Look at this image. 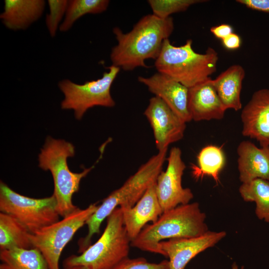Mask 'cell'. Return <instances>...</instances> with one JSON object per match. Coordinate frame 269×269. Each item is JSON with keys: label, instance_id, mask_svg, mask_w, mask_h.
<instances>
[{"label": "cell", "instance_id": "6da1fadb", "mask_svg": "<svg viewBox=\"0 0 269 269\" xmlns=\"http://www.w3.org/2000/svg\"><path fill=\"white\" fill-rule=\"evenodd\" d=\"M173 29L171 17L162 19L153 14L142 17L128 33L115 27L113 32L118 44L110 54L112 65L125 71L147 67L145 61L156 60L164 40L168 38Z\"/></svg>", "mask_w": 269, "mask_h": 269}, {"label": "cell", "instance_id": "7a4b0ae2", "mask_svg": "<svg viewBox=\"0 0 269 269\" xmlns=\"http://www.w3.org/2000/svg\"><path fill=\"white\" fill-rule=\"evenodd\" d=\"M205 218L197 202L178 205L163 212L155 222L146 225L131 246L161 255L159 245L165 240L196 237L207 232Z\"/></svg>", "mask_w": 269, "mask_h": 269}, {"label": "cell", "instance_id": "3957f363", "mask_svg": "<svg viewBox=\"0 0 269 269\" xmlns=\"http://www.w3.org/2000/svg\"><path fill=\"white\" fill-rule=\"evenodd\" d=\"M167 150L158 151L140 166L122 186L113 191L102 201V204L98 206L86 223L88 232L87 235L79 241L78 245L81 250H85L91 245L93 235L100 233L101 224L116 208L134 206L147 189L156 182L162 171Z\"/></svg>", "mask_w": 269, "mask_h": 269}, {"label": "cell", "instance_id": "277c9868", "mask_svg": "<svg viewBox=\"0 0 269 269\" xmlns=\"http://www.w3.org/2000/svg\"><path fill=\"white\" fill-rule=\"evenodd\" d=\"M75 146L63 139L46 137L38 155V166L43 170L49 171L54 183L53 195L57 202L59 214L65 217L78 207L72 202V197L79 189L80 183L94 168V165L82 172H72L68 165L67 159L75 155Z\"/></svg>", "mask_w": 269, "mask_h": 269}, {"label": "cell", "instance_id": "5b68a950", "mask_svg": "<svg viewBox=\"0 0 269 269\" xmlns=\"http://www.w3.org/2000/svg\"><path fill=\"white\" fill-rule=\"evenodd\" d=\"M188 39L180 46L164 40L154 66L158 72L168 76L190 88L210 77L216 71L219 59L217 51L209 47L204 53L196 52Z\"/></svg>", "mask_w": 269, "mask_h": 269}, {"label": "cell", "instance_id": "8992f818", "mask_svg": "<svg viewBox=\"0 0 269 269\" xmlns=\"http://www.w3.org/2000/svg\"><path fill=\"white\" fill-rule=\"evenodd\" d=\"M107 219L106 226L97 241L80 255L66 258L64 267L81 266L89 269H112L128 258L131 241L124 226L121 208H116Z\"/></svg>", "mask_w": 269, "mask_h": 269}, {"label": "cell", "instance_id": "52a82bcc", "mask_svg": "<svg viewBox=\"0 0 269 269\" xmlns=\"http://www.w3.org/2000/svg\"><path fill=\"white\" fill-rule=\"evenodd\" d=\"M0 212L8 214L30 233L59 220L55 196L34 198L24 196L0 182Z\"/></svg>", "mask_w": 269, "mask_h": 269}, {"label": "cell", "instance_id": "ba28073f", "mask_svg": "<svg viewBox=\"0 0 269 269\" xmlns=\"http://www.w3.org/2000/svg\"><path fill=\"white\" fill-rule=\"evenodd\" d=\"M98 207L97 203H93L84 209L78 208L61 220L30 234L33 247L41 252L49 269H60L59 260L63 249Z\"/></svg>", "mask_w": 269, "mask_h": 269}, {"label": "cell", "instance_id": "9c48e42d", "mask_svg": "<svg viewBox=\"0 0 269 269\" xmlns=\"http://www.w3.org/2000/svg\"><path fill=\"white\" fill-rule=\"evenodd\" d=\"M109 71L96 80L78 84L68 79L60 81L58 86L64 95L61 107L64 110H73L77 120L82 118L90 108L95 106L113 107L115 102L111 94L112 85L120 68L112 65Z\"/></svg>", "mask_w": 269, "mask_h": 269}, {"label": "cell", "instance_id": "30bf717a", "mask_svg": "<svg viewBox=\"0 0 269 269\" xmlns=\"http://www.w3.org/2000/svg\"><path fill=\"white\" fill-rule=\"evenodd\" d=\"M167 160L166 170L161 171L156 180V195L163 212L189 203L193 198L191 189L182 186L186 165L182 159L180 149L171 148Z\"/></svg>", "mask_w": 269, "mask_h": 269}, {"label": "cell", "instance_id": "8fae6325", "mask_svg": "<svg viewBox=\"0 0 269 269\" xmlns=\"http://www.w3.org/2000/svg\"><path fill=\"white\" fill-rule=\"evenodd\" d=\"M144 115L152 129L158 151L167 150L169 144L183 137L186 123L160 98L154 96L150 99Z\"/></svg>", "mask_w": 269, "mask_h": 269}, {"label": "cell", "instance_id": "7c38bea8", "mask_svg": "<svg viewBox=\"0 0 269 269\" xmlns=\"http://www.w3.org/2000/svg\"><path fill=\"white\" fill-rule=\"evenodd\" d=\"M226 235L224 231H208L193 238H173L161 242V255L169 258V269H184L189 262L206 249L214 246Z\"/></svg>", "mask_w": 269, "mask_h": 269}, {"label": "cell", "instance_id": "4fadbf2b", "mask_svg": "<svg viewBox=\"0 0 269 269\" xmlns=\"http://www.w3.org/2000/svg\"><path fill=\"white\" fill-rule=\"evenodd\" d=\"M138 81L160 98L185 123L192 120L188 109L189 88L164 74L157 72L149 77L139 76Z\"/></svg>", "mask_w": 269, "mask_h": 269}, {"label": "cell", "instance_id": "5bb4252c", "mask_svg": "<svg viewBox=\"0 0 269 269\" xmlns=\"http://www.w3.org/2000/svg\"><path fill=\"white\" fill-rule=\"evenodd\" d=\"M242 134L269 146V89L256 91L242 110Z\"/></svg>", "mask_w": 269, "mask_h": 269}, {"label": "cell", "instance_id": "9a60e30c", "mask_svg": "<svg viewBox=\"0 0 269 269\" xmlns=\"http://www.w3.org/2000/svg\"><path fill=\"white\" fill-rule=\"evenodd\" d=\"M124 224L131 241L134 240L147 223L155 222L163 212L156 192V182L132 207H120Z\"/></svg>", "mask_w": 269, "mask_h": 269}, {"label": "cell", "instance_id": "2e32d148", "mask_svg": "<svg viewBox=\"0 0 269 269\" xmlns=\"http://www.w3.org/2000/svg\"><path fill=\"white\" fill-rule=\"evenodd\" d=\"M188 109L192 120L195 121L223 118L226 109L211 77L189 88Z\"/></svg>", "mask_w": 269, "mask_h": 269}, {"label": "cell", "instance_id": "e0dca14e", "mask_svg": "<svg viewBox=\"0 0 269 269\" xmlns=\"http://www.w3.org/2000/svg\"><path fill=\"white\" fill-rule=\"evenodd\" d=\"M239 179L248 183L260 178L269 181V146L258 147L249 140H244L237 147Z\"/></svg>", "mask_w": 269, "mask_h": 269}, {"label": "cell", "instance_id": "ac0fdd59", "mask_svg": "<svg viewBox=\"0 0 269 269\" xmlns=\"http://www.w3.org/2000/svg\"><path fill=\"white\" fill-rule=\"evenodd\" d=\"M0 18L6 27L12 30H25L42 15L43 0H5Z\"/></svg>", "mask_w": 269, "mask_h": 269}, {"label": "cell", "instance_id": "d6986e66", "mask_svg": "<svg viewBox=\"0 0 269 269\" xmlns=\"http://www.w3.org/2000/svg\"><path fill=\"white\" fill-rule=\"evenodd\" d=\"M245 76L243 67L233 65L222 72L213 83L217 93L226 110L238 111L242 108L241 91Z\"/></svg>", "mask_w": 269, "mask_h": 269}, {"label": "cell", "instance_id": "ffe728a7", "mask_svg": "<svg viewBox=\"0 0 269 269\" xmlns=\"http://www.w3.org/2000/svg\"><path fill=\"white\" fill-rule=\"evenodd\" d=\"M29 231L11 216L0 212V251L33 248Z\"/></svg>", "mask_w": 269, "mask_h": 269}, {"label": "cell", "instance_id": "44dd1931", "mask_svg": "<svg viewBox=\"0 0 269 269\" xmlns=\"http://www.w3.org/2000/svg\"><path fill=\"white\" fill-rule=\"evenodd\" d=\"M0 269H49L36 248H15L0 251Z\"/></svg>", "mask_w": 269, "mask_h": 269}, {"label": "cell", "instance_id": "7402d4cb", "mask_svg": "<svg viewBox=\"0 0 269 269\" xmlns=\"http://www.w3.org/2000/svg\"><path fill=\"white\" fill-rule=\"evenodd\" d=\"M198 165H192V174L195 178L205 175L212 176L217 184L219 174L225 163V157L222 147L208 145L203 147L197 156Z\"/></svg>", "mask_w": 269, "mask_h": 269}, {"label": "cell", "instance_id": "603a6c76", "mask_svg": "<svg viewBox=\"0 0 269 269\" xmlns=\"http://www.w3.org/2000/svg\"><path fill=\"white\" fill-rule=\"evenodd\" d=\"M239 190L244 201L256 203L255 213L258 218L269 223V181L256 179L242 183Z\"/></svg>", "mask_w": 269, "mask_h": 269}, {"label": "cell", "instance_id": "cb8c5ba5", "mask_svg": "<svg viewBox=\"0 0 269 269\" xmlns=\"http://www.w3.org/2000/svg\"><path fill=\"white\" fill-rule=\"evenodd\" d=\"M109 2L108 0H68L64 19L60 25V31H68L77 19L85 14H98L106 11Z\"/></svg>", "mask_w": 269, "mask_h": 269}, {"label": "cell", "instance_id": "d4e9b609", "mask_svg": "<svg viewBox=\"0 0 269 269\" xmlns=\"http://www.w3.org/2000/svg\"><path fill=\"white\" fill-rule=\"evenodd\" d=\"M153 14L165 19L172 13L184 11L191 5L204 1L199 0H149L147 1Z\"/></svg>", "mask_w": 269, "mask_h": 269}, {"label": "cell", "instance_id": "484cf974", "mask_svg": "<svg viewBox=\"0 0 269 269\" xmlns=\"http://www.w3.org/2000/svg\"><path fill=\"white\" fill-rule=\"evenodd\" d=\"M49 12L46 15L45 22L49 34L52 37L56 34L58 27L67 10L68 0H48Z\"/></svg>", "mask_w": 269, "mask_h": 269}, {"label": "cell", "instance_id": "4316f807", "mask_svg": "<svg viewBox=\"0 0 269 269\" xmlns=\"http://www.w3.org/2000/svg\"><path fill=\"white\" fill-rule=\"evenodd\" d=\"M112 269H169V261L163 260L155 263L149 262L142 257L133 259L128 257Z\"/></svg>", "mask_w": 269, "mask_h": 269}, {"label": "cell", "instance_id": "83f0119b", "mask_svg": "<svg viewBox=\"0 0 269 269\" xmlns=\"http://www.w3.org/2000/svg\"><path fill=\"white\" fill-rule=\"evenodd\" d=\"M236 1L252 9L269 13V0H238Z\"/></svg>", "mask_w": 269, "mask_h": 269}, {"label": "cell", "instance_id": "f1b7e54d", "mask_svg": "<svg viewBox=\"0 0 269 269\" xmlns=\"http://www.w3.org/2000/svg\"><path fill=\"white\" fill-rule=\"evenodd\" d=\"M211 33L217 38L223 39L233 33V28L228 24H222L210 28Z\"/></svg>", "mask_w": 269, "mask_h": 269}, {"label": "cell", "instance_id": "f546056e", "mask_svg": "<svg viewBox=\"0 0 269 269\" xmlns=\"http://www.w3.org/2000/svg\"><path fill=\"white\" fill-rule=\"evenodd\" d=\"M222 41L223 46L229 50L238 49L241 44V39L239 35L233 32L222 39Z\"/></svg>", "mask_w": 269, "mask_h": 269}, {"label": "cell", "instance_id": "4dcf8cb0", "mask_svg": "<svg viewBox=\"0 0 269 269\" xmlns=\"http://www.w3.org/2000/svg\"><path fill=\"white\" fill-rule=\"evenodd\" d=\"M63 269H89L84 266H75L64 267Z\"/></svg>", "mask_w": 269, "mask_h": 269}, {"label": "cell", "instance_id": "1f68e13d", "mask_svg": "<svg viewBox=\"0 0 269 269\" xmlns=\"http://www.w3.org/2000/svg\"><path fill=\"white\" fill-rule=\"evenodd\" d=\"M231 269H244V267H242L241 269H239L238 266L236 263H234L231 267Z\"/></svg>", "mask_w": 269, "mask_h": 269}]
</instances>
